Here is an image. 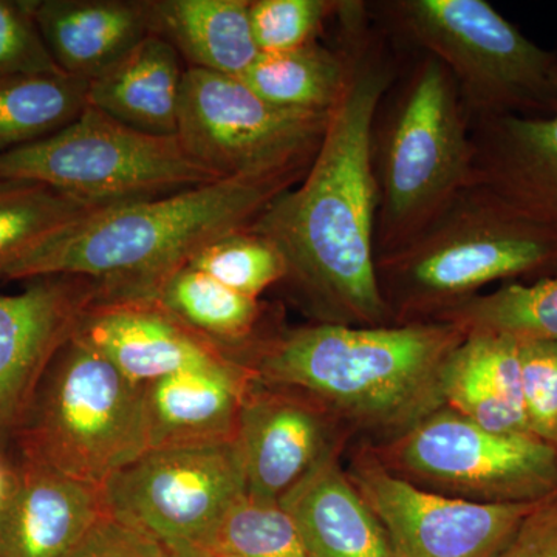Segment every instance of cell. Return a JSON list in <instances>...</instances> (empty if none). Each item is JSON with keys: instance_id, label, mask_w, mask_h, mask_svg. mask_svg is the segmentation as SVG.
<instances>
[{"instance_id": "5bb4252c", "label": "cell", "mask_w": 557, "mask_h": 557, "mask_svg": "<svg viewBox=\"0 0 557 557\" xmlns=\"http://www.w3.org/2000/svg\"><path fill=\"white\" fill-rule=\"evenodd\" d=\"M102 299L97 282L76 276L30 278L0 296V434H13L57 351Z\"/></svg>"}, {"instance_id": "2e32d148", "label": "cell", "mask_w": 557, "mask_h": 557, "mask_svg": "<svg viewBox=\"0 0 557 557\" xmlns=\"http://www.w3.org/2000/svg\"><path fill=\"white\" fill-rule=\"evenodd\" d=\"M104 516L101 487L22 458L0 497V557H61Z\"/></svg>"}, {"instance_id": "603a6c76", "label": "cell", "mask_w": 557, "mask_h": 557, "mask_svg": "<svg viewBox=\"0 0 557 557\" xmlns=\"http://www.w3.org/2000/svg\"><path fill=\"white\" fill-rule=\"evenodd\" d=\"M149 35L171 44L188 69L240 78L260 51L249 0H145Z\"/></svg>"}, {"instance_id": "8fae6325", "label": "cell", "mask_w": 557, "mask_h": 557, "mask_svg": "<svg viewBox=\"0 0 557 557\" xmlns=\"http://www.w3.org/2000/svg\"><path fill=\"white\" fill-rule=\"evenodd\" d=\"M106 516L168 557H211L215 531L245 494L237 440L148 449L101 486Z\"/></svg>"}, {"instance_id": "44dd1931", "label": "cell", "mask_w": 557, "mask_h": 557, "mask_svg": "<svg viewBox=\"0 0 557 557\" xmlns=\"http://www.w3.org/2000/svg\"><path fill=\"white\" fill-rule=\"evenodd\" d=\"M185 73L177 50L148 35L112 69L90 81L87 106L143 134L177 137Z\"/></svg>"}, {"instance_id": "ac0fdd59", "label": "cell", "mask_w": 557, "mask_h": 557, "mask_svg": "<svg viewBox=\"0 0 557 557\" xmlns=\"http://www.w3.org/2000/svg\"><path fill=\"white\" fill-rule=\"evenodd\" d=\"M255 373L234 358L146 384L149 449L233 442Z\"/></svg>"}, {"instance_id": "7a4b0ae2", "label": "cell", "mask_w": 557, "mask_h": 557, "mask_svg": "<svg viewBox=\"0 0 557 557\" xmlns=\"http://www.w3.org/2000/svg\"><path fill=\"white\" fill-rule=\"evenodd\" d=\"M467 333L449 321L276 329L237 358L260 383L296 388L375 445L445 406L443 372Z\"/></svg>"}, {"instance_id": "d6986e66", "label": "cell", "mask_w": 557, "mask_h": 557, "mask_svg": "<svg viewBox=\"0 0 557 557\" xmlns=\"http://www.w3.org/2000/svg\"><path fill=\"white\" fill-rule=\"evenodd\" d=\"M30 7L61 72L89 83L149 35L145 0H30Z\"/></svg>"}, {"instance_id": "8d00e7d4", "label": "cell", "mask_w": 557, "mask_h": 557, "mask_svg": "<svg viewBox=\"0 0 557 557\" xmlns=\"http://www.w3.org/2000/svg\"><path fill=\"white\" fill-rule=\"evenodd\" d=\"M552 79H553V86H555V89L557 91V61H556L555 67H553Z\"/></svg>"}, {"instance_id": "d590c367", "label": "cell", "mask_w": 557, "mask_h": 557, "mask_svg": "<svg viewBox=\"0 0 557 557\" xmlns=\"http://www.w3.org/2000/svg\"><path fill=\"white\" fill-rule=\"evenodd\" d=\"M9 468L0 465V497H2L3 491H5L7 480H9Z\"/></svg>"}, {"instance_id": "e0dca14e", "label": "cell", "mask_w": 557, "mask_h": 557, "mask_svg": "<svg viewBox=\"0 0 557 557\" xmlns=\"http://www.w3.org/2000/svg\"><path fill=\"white\" fill-rule=\"evenodd\" d=\"M474 185L557 233V112L472 124Z\"/></svg>"}, {"instance_id": "d6a6232c", "label": "cell", "mask_w": 557, "mask_h": 557, "mask_svg": "<svg viewBox=\"0 0 557 557\" xmlns=\"http://www.w3.org/2000/svg\"><path fill=\"white\" fill-rule=\"evenodd\" d=\"M519 358L528 426L557 449V341L519 343Z\"/></svg>"}, {"instance_id": "7c38bea8", "label": "cell", "mask_w": 557, "mask_h": 557, "mask_svg": "<svg viewBox=\"0 0 557 557\" xmlns=\"http://www.w3.org/2000/svg\"><path fill=\"white\" fill-rule=\"evenodd\" d=\"M346 471L386 531L394 557H496L541 502L479 504L434 493L388 471L369 445Z\"/></svg>"}, {"instance_id": "cb8c5ba5", "label": "cell", "mask_w": 557, "mask_h": 557, "mask_svg": "<svg viewBox=\"0 0 557 557\" xmlns=\"http://www.w3.org/2000/svg\"><path fill=\"white\" fill-rule=\"evenodd\" d=\"M148 299L234 359L277 329L271 327L262 300L239 295L189 265L164 278Z\"/></svg>"}, {"instance_id": "7402d4cb", "label": "cell", "mask_w": 557, "mask_h": 557, "mask_svg": "<svg viewBox=\"0 0 557 557\" xmlns=\"http://www.w3.org/2000/svg\"><path fill=\"white\" fill-rule=\"evenodd\" d=\"M443 399L487 431L533 434L523 408L519 343L507 336L467 333L443 372Z\"/></svg>"}, {"instance_id": "5b68a950", "label": "cell", "mask_w": 557, "mask_h": 557, "mask_svg": "<svg viewBox=\"0 0 557 557\" xmlns=\"http://www.w3.org/2000/svg\"><path fill=\"white\" fill-rule=\"evenodd\" d=\"M376 270L395 324L434 321L493 282L556 274L557 233L472 185Z\"/></svg>"}, {"instance_id": "6da1fadb", "label": "cell", "mask_w": 557, "mask_h": 557, "mask_svg": "<svg viewBox=\"0 0 557 557\" xmlns=\"http://www.w3.org/2000/svg\"><path fill=\"white\" fill-rule=\"evenodd\" d=\"M336 20L351 53L346 95L306 177L271 201L251 230L281 249L284 284L318 322L379 327L395 322L376 270L372 132L397 67L364 2L347 0Z\"/></svg>"}, {"instance_id": "4316f807", "label": "cell", "mask_w": 557, "mask_h": 557, "mask_svg": "<svg viewBox=\"0 0 557 557\" xmlns=\"http://www.w3.org/2000/svg\"><path fill=\"white\" fill-rule=\"evenodd\" d=\"M89 81L40 75L0 83V156L57 134L87 108Z\"/></svg>"}, {"instance_id": "83f0119b", "label": "cell", "mask_w": 557, "mask_h": 557, "mask_svg": "<svg viewBox=\"0 0 557 557\" xmlns=\"http://www.w3.org/2000/svg\"><path fill=\"white\" fill-rule=\"evenodd\" d=\"M106 207L112 205L69 196L42 183L0 180V281L39 242Z\"/></svg>"}, {"instance_id": "f546056e", "label": "cell", "mask_w": 557, "mask_h": 557, "mask_svg": "<svg viewBox=\"0 0 557 557\" xmlns=\"http://www.w3.org/2000/svg\"><path fill=\"white\" fill-rule=\"evenodd\" d=\"M211 557H306L295 520L281 504L237 498L222 519Z\"/></svg>"}, {"instance_id": "4fadbf2b", "label": "cell", "mask_w": 557, "mask_h": 557, "mask_svg": "<svg viewBox=\"0 0 557 557\" xmlns=\"http://www.w3.org/2000/svg\"><path fill=\"white\" fill-rule=\"evenodd\" d=\"M350 434L310 395L255 379L242 406L236 438L245 493L281 504L329 457L344 450Z\"/></svg>"}, {"instance_id": "d4e9b609", "label": "cell", "mask_w": 557, "mask_h": 557, "mask_svg": "<svg viewBox=\"0 0 557 557\" xmlns=\"http://www.w3.org/2000/svg\"><path fill=\"white\" fill-rule=\"evenodd\" d=\"M350 76V49L339 35L336 47L314 40L284 53H260L240 78L277 108L330 115L346 95Z\"/></svg>"}, {"instance_id": "ffe728a7", "label": "cell", "mask_w": 557, "mask_h": 557, "mask_svg": "<svg viewBox=\"0 0 557 557\" xmlns=\"http://www.w3.org/2000/svg\"><path fill=\"white\" fill-rule=\"evenodd\" d=\"M333 454L281 502L306 557H394L386 531Z\"/></svg>"}, {"instance_id": "1f68e13d", "label": "cell", "mask_w": 557, "mask_h": 557, "mask_svg": "<svg viewBox=\"0 0 557 557\" xmlns=\"http://www.w3.org/2000/svg\"><path fill=\"white\" fill-rule=\"evenodd\" d=\"M40 75L65 73L40 36L30 0H0V83Z\"/></svg>"}, {"instance_id": "e575fe53", "label": "cell", "mask_w": 557, "mask_h": 557, "mask_svg": "<svg viewBox=\"0 0 557 557\" xmlns=\"http://www.w3.org/2000/svg\"><path fill=\"white\" fill-rule=\"evenodd\" d=\"M496 557H557V493L539 502Z\"/></svg>"}, {"instance_id": "484cf974", "label": "cell", "mask_w": 557, "mask_h": 557, "mask_svg": "<svg viewBox=\"0 0 557 557\" xmlns=\"http://www.w3.org/2000/svg\"><path fill=\"white\" fill-rule=\"evenodd\" d=\"M434 321H449L465 333H490L518 343L557 341V273L533 284L505 282L496 292L443 311Z\"/></svg>"}, {"instance_id": "ba28073f", "label": "cell", "mask_w": 557, "mask_h": 557, "mask_svg": "<svg viewBox=\"0 0 557 557\" xmlns=\"http://www.w3.org/2000/svg\"><path fill=\"white\" fill-rule=\"evenodd\" d=\"M0 180L42 183L100 205L219 182L189 159L177 137L143 134L90 106L57 134L0 156Z\"/></svg>"}, {"instance_id": "836d02e7", "label": "cell", "mask_w": 557, "mask_h": 557, "mask_svg": "<svg viewBox=\"0 0 557 557\" xmlns=\"http://www.w3.org/2000/svg\"><path fill=\"white\" fill-rule=\"evenodd\" d=\"M61 557H168L149 537L104 516Z\"/></svg>"}, {"instance_id": "9c48e42d", "label": "cell", "mask_w": 557, "mask_h": 557, "mask_svg": "<svg viewBox=\"0 0 557 557\" xmlns=\"http://www.w3.org/2000/svg\"><path fill=\"white\" fill-rule=\"evenodd\" d=\"M330 115L281 109L242 78L186 67L177 138L218 180L299 183L317 159Z\"/></svg>"}, {"instance_id": "3957f363", "label": "cell", "mask_w": 557, "mask_h": 557, "mask_svg": "<svg viewBox=\"0 0 557 557\" xmlns=\"http://www.w3.org/2000/svg\"><path fill=\"white\" fill-rule=\"evenodd\" d=\"M292 180H219L157 199L112 205L39 242L3 281L76 276L97 282L101 300L148 299L211 242L251 228Z\"/></svg>"}, {"instance_id": "4dcf8cb0", "label": "cell", "mask_w": 557, "mask_h": 557, "mask_svg": "<svg viewBox=\"0 0 557 557\" xmlns=\"http://www.w3.org/2000/svg\"><path fill=\"white\" fill-rule=\"evenodd\" d=\"M343 0H249V22L260 53H284L318 40Z\"/></svg>"}, {"instance_id": "9a60e30c", "label": "cell", "mask_w": 557, "mask_h": 557, "mask_svg": "<svg viewBox=\"0 0 557 557\" xmlns=\"http://www.w3.org/2000/svg\"><path fill=\"white\" fill-rule=\"evenodd\" d=\"M76 333L141 386L233 358L149 299L98 300Z\"/></svg>"}, {"instance_id": "f1b7e54d", "label": "cell", "mask_w": 557, "mask_h": 557, "mask_svg": "<svg viewBox=\"0 0 557 557\" xmlns=\"http://www.w3.org/2000/svg\"><path fill=\"white\" fill-rule=\"evenodd\" d=\"M226 288L260 299L262 293L284 284L288 269L273 240L247 228L226 234L200 249L188 262Z\"/></svg>"}, {"instance_id": "8992f818", "label": "cell", "mask_w": 557, "mask_h": 557, "mask_svg": "<svg viewBox=\"0 0 557 557\" xmlns=\"http://www.w3.org/2000/svg\"><path fill=\"white\" fill-rule=\"evenodd\" d=\"M145 387L75 333L13 432L22 458L101 487L149 449Z\"/></svg>"}, {"instance_id": "277c9868", "label": "cell", "mask_w": 557, "mask_h": 557, "mask_svg": "<svg viewBox=\"0 0 557 557\" xmlns=\"http://www.w3.org/2000/svg\"><path fill=\"white\" fill-rule=\"evenodd\" d=\"M472 124L449 70L421 53L384 95L372 132L376 260L416 239L474 185Z\"/></svg>"}, {"instance_id": "30bf717a", "label": "cell", "mask_w": 557, "mask_h": 557, "mask_svg": "<svg viewBox=\"0 0 557 557\" xmlns=\"http://www.w3.org/2000/svg\"><path fill=\"white\" fill-rule=\"evenodd\" d=\"M398 478L479 504H527L557 493V449L533 434H500L440 408L416 426L369 445Z\"/></svg>"}, {"instance_id": "52a82bcc", "label": "cell", "mask_w": 557, "mask_h": 557, "mask_svg": "<svg viewBox=\"0 0 557 557\" xmlns=\"http://www.w3.org/2000/svg\"><path fill=\"white\" fill-rule=\"evenodd\" d=\"M373 10L392 35L449 70L471 124L557 112V54L486 0H388Z\"/></svg>"}]
</instances>
